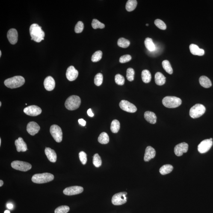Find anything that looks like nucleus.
<instances>
[{
	"label": "nucleus",
	"mask_w": 213,
	"mask_h": 213,
	"mask_svg": "<svg viewBox=\"0 0 213 213\" xmlns=\"http://www.w3.org/2000/svg\"><path fill=\"white\" fill-rule=\"evenodd\" d=\"M29 31L31 40L39 43L44 40L45 33L42 30V27L37 24L34 23L31 25Z\"/></svg>",
	"instance_id": "1"
},
{
	"label": "nucleus",
	"mask_w": 213,
	"mask_h": 213,
	"mask_svg": "<svg viewBox=\"0 0 213 213\" xmlns=\"http://www.w3.org/2000/svg\"><path fill=\"white\" fill-rule=\"evenodd\" d=\"M25 83V79L21 76H16L5 80L4 84L9 88L13 89L22 87Z\"/></svg>",
	"instance_id": "2"
},
{
	"label": "nucleus",
	"mask_w": 213,
	"mask_h": 213,
	"mask_svg": "<svg viewBox=\"0 0 213 213\" xmlns=\"http://www.w3.org/2000/svg\"><path fill=\"white\" fill-rule=\"evenodd\" d=\"M54 175L50 173L37 174L32 178V182L36 184H44L53 180Z\"/></svg>",
	"instance_id": "3"
},
{
	"label": "nucleus",
	"mask_w": 213,
	"mask_h": 213,
	"mask_svg": "<svg viewBox=\"0 0 213 213\" xmlns=\"http://www.w3.org/2000/svg\"><path fill=\"white\" fill-rule=\"evenodd\" d=\"M81 99L79 96L72 95L69 96L65 102V106L67 109L73 111L79 108L81 105Z\"/></svg>",
	"instance_id": "4"
},
{
	"label": "nucleus",
	"mask_w": 213,
	"mask_h": 213,
	"mask_svg": "<svg viewBox=\"0 0 213 213\" xmlns=\"http://www.w3.org/2000/svg\"><path fill=\"white\" fill-rule=\"evenodd\" d=\"M182 100L175 96H166L163 99L162 103L164 106L169 108H175L182 104Z\"/></svg>",
	"instance_id": "5"
},
{
	"label": "nucleus",
	"mask_w": 213,
	"mask_h": 213,
	"mask_svg": "<svg viewBox=\"0 0 213 213\" xmlns=\"http://www.w3.org/2000/svg\"><path fill=\"white\" fill-rule=\"evenodd\" d=\"M206 111V108L201 104H196L190 109V115L193 119H197L202 116Z\"/></svg>",
	"instance_id": "6"
},
{
	"label": "nucleus",
	"mask_w": 213,
	"mask_h": 213,
	"mask_svg": "<svg viewBox=\"0 0 213 213\" xmlns=\"http://www.w3.org/2000/svg\"><path fill=\"white\" fill-rule=\"evenodd\" d=\"M50 132L54 140L57 143H60L63 140V132L61 128L58 125H52L50 128Z\"/></svg>",
	"instance_id": "7"
},
{
	"label": "nucleus",
	"mask_w": 213,
	"mask_h": 213,
	"mask_svg": "<svg viewBox=\"0 0 213 213\" xmlns=\"http://www.w3.org/2000/svg\"><path fill=\"white\" fill-rule=\"evenodd\" d=\"M13 169L20 171L26 172L31 170V165L29 163L21 161H14L11 163Z\"/></svg>",
	"instance_id": "8"
},
{
	"label": "nucleus",
	"mask_w": 213,
	"mask_h": 213,
	"mask_svg": "<svg viewBox=\"0 0 213 213\" xmlns=\"http://www.w3.org/2000/svg\"><path fill=\"white\" fill-rule=\"evenodd\" d=\"M126 192L117 193L113 195L112 198V203L114 205H121L126 203L127 202Z\"/></svg>",
	"instance_id": "9"
},
{
	"label": "nucleus",
	"mask_w": 213,
	"mask_h": 213,
	"mask_svg": "<svg viewBox=\"0 0 213 213\" xmlns=\"http://www.w3.org/2000/svg\"><path fill=\"white\" fill-rule=\"evenodd\" d=\"M213 145L212 140L210 139L204 140L199 145L198 150L201 154L206 153L210 150Z\"/></svg>",
	"instance_id": "10"
},
{
	"label": "nucleus",
	"mask_w": 213,
	"mask_h": 213,
	"mask_svg": "<svg viewBox=\"0 0 213 213\" xmlns=\"http://www.w3.org/2000/svg\"><path fill=\"white\" fill-rule=\"evenodd\" d=\"M119 106L122 110L128 113H134L137 111L135 106L127 100L121 101L119 104Z\"/></svg>",
	"instance_id": "11"
},
{
	"label": "nucleus",
	"mask_w": 213,
	"mask_h": 213,
	"mask_svg": "<svg viewBox=\"0 0 213 213\" xmlns=\"http://www.w3.org/2000/svg\"><path fill=\"white\" fill-rule=\"evenodd\" d=\"M24 113L28 116L35 117L40 114L42 113V109L37 105L29 106L24 109Z\"/></svg>",
	"instance_id": "12"
},
{
	"label": "nucleus",
	"mask_w": 213,
	"mask_h": 213,
	"mask_svg": "<svg viewBox=\"0 0 213 213\" xmlns=\"http://www.w3.org/2000/svg\"><path fill=\"white\" fill-rule=\"evenodd\" d=\"M84 190V189L82 187L79 186H73L65 189L63 190V193L67 195H73L82 193Z\"/></svg>",
	"instance_id": "13"
},
{
	"label": "nucleus",
	"mask_w": 213,
	"mask_h": 213,
	"mask_svg": "<svg viewBox=\"0 0 213 213\" xmlns=\"http://www.w3.org/2000/svg\"><path fill=\"white\" fill-rule=\"evenodd\" d=\"M188 149V145L184 142L176 145L174 149L175 155L177 156H181L184 153H186Z\"/></svg>",
	"instance_id": "14"
},
{
	"label": "nucleus",
	"mask_w": 213,
	"mask_h": 213,
	"mask_svg": "<svg viewBox=\"0 0 213 213\" xmlns=\"http://www.w3.org/2000/svg\"><path fill=\"white\" fill-rule=\"evenodd\" d=\"M78 71L73 66L68 68L66 72V77L69 81L75 80L78 76Z\"/></svg>",
	"instance_id": "15"
},
{
	"label": "nucleus",
	"mask_w": 213,
	"mask_h": 213,
	"mask_svg": "<svg viewBox=\"0 0 213 213\" xmlns=\"http://www.w3.org/2000/svg\"><path fill=\"white\" fill-rule=\"evenodd\" d=\"M40 127L36 122H30L27 126V130L30 135L34 136L38 133L40 130Z\"/></svg>",
	"instance_id": "16"
},
{
	"label": "nucleus",
	"mask_w": 213,
	"mask_h": 213,
	"mask_svg": "<svg viewBox=\"0 0 213 213\" xmlns=\"http://www.w3.org/2000/svg\"><path fill=\"white\" fill-rule=\"evenodd\" d=\"M7 38L10 43L15 44L18 40V33L17 30L14 28L9 30L7 33Z\"/></svg>",
	"instance_id": "17"
},
{
	"label": "nucleus",
	"mask_w": 213,
	"mask_h": 213,
	"mask_svg": "<svg viewBox=\"0 0 213 213\" xmlns=\"http://www.w3.org/2000/svg\"><path fill=\"white\" fill-rule=\"evenodd\" d=\"M45 89L48 91H52L55 89V80L51 76H48L45 79L43 82Z\"/></svg>",
	"instance_id": "18"
},
{
	"label": "nucleus",
	"mask_w": 213,
	"mask_h": 213,
	"mask_svg": "<svg viewBox=\"0 0 213 213\" xmlns=\"http://www.w3.org/2000/svg\"><path fill=\"white\" fill-rule=\"evenodd\" d=\"M15 145L18 152H25L28 150V146L25 142L22 137H19L18 139L15 140Z\"/></svg>",
	"instance_id": "19"
},
{
	"label": "nucleus",
	"mask_w": 213,
	"mask_h": 213,
	"mask_svg": "<svg viewBox=\"0 0 213 213\" xmlns=\"http://www.w3.org/2000/svg\"><path fill=\"white\" fill-rule=\"evenodd\" d=\"M156 152L153 148L149 146L146 148L144 160L145 161H149L155 157Z\"/></svg>",
	"instance_id": "20"
},
{
	"label": "nucleus",
	"mask_w": 213,
	"mask_h": 213,
	"mask_svg": "<svg viewBox=\"0 0 213 213\" xmlns=\"http://www.w3.org/2000/svg\"><path fill=\"white\" fill-rule=\"evenodd\" d=\"M45 152L49 161L53 163L56 162L57 161V155L55 150L50 148H46Z\"/></svg>",
	"instance_id": "21"
},
{
	"label": "nucleus",
	"mask_w": 213,
	"mask_h": 213,
	"mask_svg": "<svg viewBox=\"0 0 213 213\" xmlns=\"http://www.w3.org/2000/svg\"><path fill=\"white\" fill-rule=\"evenodd\" d=\"M190 52L193 55L200 56L205 54V51L203 49H200L197 45L194 44H191L190 45Z\"/></svg>",
	"instance_id": "22"
},
{
	"label": "nucleus",
	"mask_w": 213,
	"mask_h": 213,
	"mask_svg": "<svg viewBox=\"0 0 213 213\" xmlns=\"http://www.w3.org/2000/svg\"><path fill=\"white\" fill-rule=\"evenodd\" d=\"M144 117L147 122L150 124H155L156 122L157 117L155 113L147 111L144 114Z\"/></svg>",
	"instance_id": "23"
},
{
	"label": "nucleus",
	"mask_w": 213,
	"mask_h": 213,
	"mask_svg": "<svg viewBox=\"0 0 213 213\" xmlns=\"http://www.w3.org/2000/svg\"><path fill=\"white\" fill-rule=\"evenodd\" d=\"M155 81L157 85H164L166 82V78L161 72H158L155 75Z\"/></svg>",
	"instance_id": "24"
},
{
	"label": "nucleus",
	"mask_w": 213,
	"mask_h": 213,
	"mask_svg": "<svg viewBox=\"0 0 213 213\" xmlns=\"http://www.w3.org/2000/svg\"><path fill=\"white\" fill-rule=\"evenodd\" d=\"M199 81L200 85L205 88H209L212 85L210 80L206 76H201Z\"/></svg>",
	"instance_id": "25"
},
{
	"label": "nucleus",
	"mask_w": 213,
	"mask_h": 213,
	"mask_svg": "<svg viewBox=\"0 0 213 213\" xmlns=\"http://www.w3.org/2000/svg\"><path fill=\"white\" fill-rule=\"evenodd\" d=\"M142 80L145 84H148L151 81L152 76L150 72L147 69L142 71L141 73Z\"/></svg>",
	"instance_id": "26"
},
{
	"label": "nucleus",
	"mask_w": 213,
	"mask_h": 213,
	"mask_svg": "<svg viewBox=\"0 0 213 213\" xmlns=\"http://www.w3.org/2000/svg\"><path fill=\"white\" fill-rule=\"evenodd\" d=\"M173 170V166L170 164L163 165L160 169V173L162 175H165L171 173Z\"/></svg>",
	"instance_id": "27"
},
{
	"label": "nucleus",
	"mask_w": 213,
	"mask_h": 213,
	"mask_svg": "<svg viewBox=\"0 0 213 213\" xmlns=\"http://www.w3.org/2000/svg\"><path fill=\"white\" fill-rule=\"evenodd\" d=\"M145 45L146 49L150 51H155V47L152 39L149 38H147L145 41Z\"/></svg>",
	"instance_id": "28"
},
{
	"label": "nucleus",
	"mask_w": 213,
	"mask_h": 213,
	"mask_svg": "<svg viewBox=\"0 0 213 213\" xmlns=\"http://www.w3.org/2000/svg\"><path fill=\"white\" fill-rule=\"evenodd\" d=\"M137 2L136 0H129L126 5V10L128 12L133 11L137 7Z\"/></svg>",
	"instance_id": "29"
},
{
	"label": "nucleus",
	"mask_w": 213,
	"mask_h": 213,
	"mask_svg": "<svg viewBox=\"0 0 213 213\" xmlns=\"http://www.w3.org/2000/svg\"><path fill=\"white\" fill-rule=\"evenodd\" d=\"M98 141L102 144H108L109 141L108 134L104 132L101 133L98 138Z\"/></svg>",
	"instance_id": "30"
},
{
	"label": "nucleus",
	"mask_w": 213,
	"mask_h": 213,
	"mask_svg": "<svg viewBox=\"0 0 213 213\" xmlns=\"http://www.w3.org/2000/svg\"><path fill=\"white\" fill-rule=\"evenodd\" d=\"M111 130L113 133H117L120 129V123L119 121L117 120H114L111 122Z\"/></svg>",
	"instance_id": "31"
},
{
	"label": "nucleus",
	"mask_w": 213,
	"mask_h": 213,
	"mask_svg": "<svg viewBox=\"0 0 213 213\" xmlns=\"http://www.w3.org/2000/svg\"><path fill=\"white\" fill-rule=\"evenodd\" d=\"M162 66L164 70L166 71L167 73L170 74H172L173 73V69L171 67V65H170V62L167 60H165L162 62Z\"/></svg>",
	"instance_id": "32"
},
{
	"label": "nucleus",
	"mask_w": 213,
	"mask_h": 213,
	"mask_svg": "<svg viewBox=\"0 0 213 213\" xmlns=\"http://www.w3.org/2000/svg\"><path fill=\"white\" fill-rule=\"evenodd\" d=\"M117 43L118 45L120 47L126 48L129 47L130 43L128 40H127L124 38H121L118 41Z\"/></svg>",
	"instance_id": "33"
},
{
	"label": "nucleus",
	"mask_w": 213,
	"mask_h": 213,
	"mask_svg": "<svg viewBox=\"0 0 213 213\" xmlns=\"http://www.w3.org/2000/svg\"><path fill=\"white\" fill-rule=\"evenodd\" d=\"M93 164L95 167H100L102 164V160L101 157L98 154H96L94 155L93 159Z\"/></svg>",
	"instance_id": "34"
},
{
	"label": "nucleus",
	"mask_w": 213,
	"mask_h": 213,
	"mask_svg": "<svg viewBox=\"0 0 213 213\" xmlns=\"http://www.w3.org/2000/svg\"><path fill=\"white\" fill-rule=\"evenodd\" d=\"M103 53L102 51H98L95 52L92 55V61L93 62H97L99 61L102 58Z\"/></svg>",
	"instance_id": "35"
},
{
	"label": "nucleus",
	"mask_w": 213,
	"mask_h": 213,
	"mask_svg": "<svg viewBox=\"0 0 213 213\" xmlns=\"http://www.w3.org/2000/svg\"><path fill=\"white\" fill-rule=\"evenodd\" d=\"M135 75V71L132 68H128L127 70L126 77L128 81H134Z\"/></svg>",
	"instance_id": "36"
},
{
	"label": "nucleus",
	"mask_w": 213,
	"mask_h": 213,
	"mask_svg": "<svg viewBox=\"0 0 213 213\" xmlns=\"http://www.w3.org/2000/svg\"><path fill=\"white\" fill-rule=\"evenodd\" d=\"M92 27L94 29H97V28H105V25L104 24L102 23L97 19H93V22L92 23Z\"/></svg>",
	"instance_id": "37"
},
{
	"label": "nucleus",
	"mask_w": 213,
	"mask_h": 213,
	"mask_svg": "<svg viewBox=\"0 0 213 213\" xmlns=\"http://www.w3.org/2000/svg\"><path fill=\"white\" fill-rule=\"evenodd\" d=\"M103 81V76L101 73L97 74L95 76L94 82L97 86H100Z\"/></svg>",
	"instance_id": "38"
},
{
	"label": "nucleus",
	"mask_w": 213,
	"mask_h": 213,
	"mask_svg": "<svg viewBox=\"0 0 213 213\" xmlns=\"http://www.w3.org/2000/svg\"><path fill=\"white\" fill-rule=\"evenodd\" d=\"M115 81L118 85H123L124 84L125 79L121 75L118 74L115 76Z\"/></svg>",
	"instance_id": "39"
},
{
	"label": "nucleus",
	"mask_w": 213,
	"mask_h": 213,
	"mask_svg": "<svg viewBox=\"0 0 213 213\" xmlns=\"http://www.w3.org/2000/svg\"><path fill=\"white\" fill-rule=\"evenodd\" d=\"M69 210V208L67 206H61L55 209V213H67Z\"/></svg>",
	"instance_id": "40"
},
{
	"label": "nucleus",
	"mask_w": 213,
	"mask_h": 213,
	"mask_svg": "<svg viewBox=\"0 0 213 213\" xmlns=\"http://www.w3.org/2000/svg\"><path fill=\"white\" fill-rule=\"evenodd\" d=\"M155 23L158 28L161 30H165L167 26L165 23L162 20L160 19H157L155 21Z\"/></svg>",
	"instance_id": "41"
},
{
	"label": "nucleus",
	"mask_w": 213,
	"mask_h": 213,
	"mask_svg": "<svg viewBox=\"0 0 213 213\" xmlns=\"http://www.w3.org/2000/svg\"><path fill=\"white\" fill-rule=\"evenodd\" d=\"M84 28V24L81 21H79L76 24L75 28V32L76 33L82 32Z\"/></svg>",
	"instance_id": "42"
},
{
	"label": "nucleus",
	"mask_w": 213,
	"mask_h": 213,
	"mask_svg": "<svg viewBox=\"0 0 213 213\" xmlns=\"http://www.w3.org/2000/svg\"><path fill=\"white\" fill-rule=\"evenodd\" d=\"M79 155L80 160L82 164L83 165H85L87 161V154L84 151H81L79 152Z\"/></svg>",
	"instance_id": "43"
},
{
	"label": "nucleus",
	"mask_w": 213,
	"mask_h": 213,
	"mask_svg": "<svg viewBox=\"0 0 213 213\" xmlns=\"http://www.w3.org/2000/svg\"><path fill=\"white\" fill-rule=\"evenodd\" d=\"M131 59V57L129 55H126L122 56L119 59V62L121 63H127L130 61Z\"/></svg>",
	"instance_id": "44"
},
{
	"label": "nucleus",
	"mask_w": 213,
	"mask_h": 213,
	"mask_svg": "<svg viewBox=\"0 0 213 213\" xmlns=\"http://www.w3.org/2000/svg\"><path fill=\"white\" fill-rule=\"evenodd\" d=\"M78 122L81 126H85L86 125V122L84 119H79Z\"/></svg>",
	"instance_id": "45"
},
{
	"label": "nucleus",
	"mask_w": 213,
	"mask_h": 213,
	"mask_svg": "<svg viewBox=\"0 0 213 213\" xmlns=\"http://www.w3.org/2000/svg\"><path fill=\"white\" fill-rule=\"evenodd\" d=\"M87 114H88V115L90 117H94V114L93 112H92L91 109H89L87 111Z\"/></svg>",
	"instance_id": "46"
},
{
	"label": "nucleus",
	"mask_w": 213,
	"mask_h": 213,
	"mask_svg": "<svg viewBox=\"0 0 213 213\" xmlns=\"http://www.w3.org/2000/svg\"><path fill=\"white\" fill-rule=\"evenodd\" d=\"M7 208L9 209H13V205L11 203H8L7 205Z\"/></svg>",
	"instance_id": "47"
},
{
	"label": "nucleus",
	"mask_w": 213,
	"mask_h": 213,
	"mask_svg": "<svg viewBox=\"0 0 213 213\" xmlns=\"http://www.w3.org/2000/svg\"><path fill=\"white\" fill-rule=\"evenodd\" d=\"M4 182L2 180H0V186H2L3 185Z\"/></svg>",
	"instance_id": "48"
},
{
	"label": "nucleus",
	"mask_w": 213,
	"mask_h": 213,
	"mask_svg": "<svg viewBox=\"0 0 213 213\" xmlns=\"http://www.w3.org/2000/svg\"><path fill=\"white\" fill-rule=\"evenodd\" d=\"M4 213H10V212L9 211L7 210L4 211Z\"/></svg>",
	"instance_id": "49"
},
{
	"label": "nucleus",
	"mask_w": 213,
	"mask_h": 213,
	"mask_svg": "<svg viewBox=\"0 0 213 213\" xmlns=\"http://www.w3.org/2000/svg\"><path fill=\"white\" fill-rule=\"evenodd\" d=\"M1 55H2V52L1 51H0V57L1 56Z\"/></svg>",
	"instance_id": "50"
},
{
	"label": "nucleus",
	"mask_w": 213,
	"mask_h": 213,
	"mask_svg": "<svg viewBox=\"0 0 213 213\" xmlns=\"http://www.w3.org/2000/svg\"><path fill=\"white\" fill-rule=\"evenodd\" d=\"M1 138H0V146L1 145Z\"/></svg>",
	"instance_id": "51"
},
{
	"label": "nucleus",
	"mask_w": 213,
	"mask_h": 213,
	"mask_svg": "<svg viewBox=\"0 0 213 213\" xmlns=\"http://www.w3.org/2000/svg\"><path fill=\"white\" fill-rule=\"evenodd\" d=\"M1 105H2V103H1V102H0V107L1 106Z\"/></svg>",
	"instance_id": "52"
},
{
	"label": "nucleus",
	"mask_w": 213,
	"mask_h": 213,
	"mask_svg": "<svg viewBox=\"0 0 213 213\" xmlns=\"http://www.w3.org/2000/svg\"><path fill=\"white\" fill-rule=\"evenodd\" d=\"M146 26H149V24H146Z\"/></svg>",
	"instance_id": "53"
}]
</instances>
